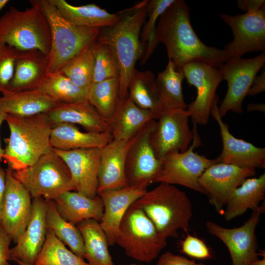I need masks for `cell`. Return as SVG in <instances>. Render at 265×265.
<instances>
[{"mask_svg": "<svg viewBox=\"0 0 265 265\" xmlns=\"http://www.w3.org/2000/svg\"><path fill=\"white\" fill-rule=\"evenodd\" d=\"M265 197V174L246 179L229 196L223 212L224 219L230 221L247 210L257 209Z\"/></svg>", "mask_w": 265, "mask_h": 265, "instance_id": "f1b7e54d", "label": "cell"}, {"mask_svg": "<svg viewBox=\"0 0 265 265\" xmlns=\"http://www.w3.org/2000/svg\"><path fill=\"white\" fill-rule=\"evenodd\" d=\"M189 118L187 109H174L162 111L155 120L150 141L158 159L169 152H183L189 148L194 137Z\"/></svg>", "mask_w": 265, "mask_h": 265, "instance_id": "8fae6325", "label": "cell"}, {"mask_svg": "<svg viewBox=\"0 0 265 265\" xmlns=\"http://www.w3.org/2000/svg\"><path fill=\"white\" fill-rule=\"evenodd\" d=\"M251 265H265V257L260 260L257 259L253 262Z\"/></svg>", "mask_w": 265, "mask_h": 265, "instance_id": "f907efd6", "label": "cell"}, {"mask_svg": "<svg viewBox=\"0 0 265 265\" xmlns=\"http://www.w3.org/2000/svg\"><path fill=\"white\" fill-rule=\"evenodd\" d=\"M13 175L32 198L53 200L66 191H75L67 165L53 149L32 165L13 171Z\"/></svg>", "mask_w": 265, "mask_h": 265, "instance_id": "ba28073f", "label": "cell"}, {"mask_svg": "<svg viewBox=\"0 0 265 265\" xmlns=\"http://www.w3.org/2000/svg\"><path fill=\"white\" fill-rule=\"evenodd\" d=\"M265 69L262 71L261 74L254 78L252 85L249 89L247 95L255 96L265 91Z\"/></svg>", "mask_w": 265, "mask_h": 265, "instance_id": "bcb514c9", "label": "cell"}, {"mask_svg": "<svg viewBox=\"0 0 265 265\" xmlns=\"http://www.w3.org/2000/svg\"><path fill=\"white\" fill-rule=\"evenodd\" d=\"M11 239L0 226V265H11L9 263V250Z\"/></svg>", "mask_w": 265, "mask_h": 265, "instance_id": "ee69618b", "label": "cell"}, {"mask_svg": "<svg viewBox=\"0 0 265 265\" xmlns=\"http://www.w3.org/2000/svg\"><path fill=\"white\" fill-rule=\"evenodd\" d=\"M53 201L61 217L76 226L88 219L100 222L103 215L104 204L98 195L92 198L72 190L62 193Z\"/></svg>", "mask_w": 265, "mask_h": 265, "instance_id": "d4e9b609", "label": "cell"}, {"mask_svg": "<svg viewBox=\"0 0 265 265\" xmlns=\"http://www.w3.org/2000/svg\"><path fill=\"white\" fill-rule=\"evenodd\" d=\"M155 123L150 120L135 134L127 153L125 172L128 186L146 188L152 184L159 164L150 141Z\"/></svg>", "mask_w": 265, "mask_h": 265, "instance_id": "e0dca14e", "label": "cell"}, {"mask_svg": "<svg viewBox=\"0 0 265 265\" xmlns=\"http://www.w3.org/2000/svg\"><path fill=\"white\" fill-rule=\"evenodd\" d=\"M135 135L128 140L113 139L101 149L98 193L128 186L125 172L126 158Z\"/></svg>", "mask_w": 265, "mask_h": 265, "instance_id": "7402d4cb", "label": "cell"}, {"mask_svg": "<svg viewBox=\"0 0 265 265\" xmlns=\"http://www.w3.org/2000/svg\"><path fill=\"white\" fill-rule=\"evenodd\" d=\"M164 44L168 60L177 69L200 62L218 68L229 59L226 51L208 46L198 37L190 23L189 8L183 0H175L160 16L154 39V47Z\"/></svg>", "mask_w": 265, "mask_h": 265, "instance_id": "6da1fadb", "label": "cell"}, {"mask_svg": "<svg viewBox=\"0 0 265 265\" xmlns=\"http://www.w3.org/2000/svg\"><path fill=\"white\" fill-rule=\"evenodd\" d=\"M50 0L63 17L77 26L102 28L114 25L120 18L118 13H110L94 3L75 6L65 0Z\"/></svg>", "mask_w": 265, "mask_h": 265, "instance_id": "f546056e", "label": "cell"}, {"mask_svg": "<svg viewBox=\"0 0 265 265\" xmlns=\"http://www.w3.org/2000/svg\"><path fill=\"white\" fill-rule=\"evenodd\" d=\"M6 186V171L0 165V222L3 197Z\"/></svg>", "mask_w": 265, "mask_h": 265, "instance_id": "7dc6e473", "label": "cell"}, {"mask_svg": "<svg viewBox=\"0 0 265 265\" xmlns=\"http://www.w3.org/2000/svg\"><path fill=\"white\" fill-rule=\"evenodd\" d=\"M147 190L146 188L128 186L98 193L104 204V213L100 223L109 245L115 244L120 223L127 211Z\"/></svg>", "mask_w": 265, "mask_h": 265, "instance_id": "44dd1931", "label": "cell"}, {"mask_svg": "<svg viewBox=\"0 0 265 265\" xmlns=\"http://www.w3.org/2000/svg\"><path fill=\"white\" fill-rule=\"evenodd\" d=\"M47 74L48 60L45 54L36 50L20 51L8 90L35 89L43 82Z\"/></svg>", "mask_w": 265, "mask_h": 265, "instance_id": "cb8c5ba5", "label": "cell"}, {"mask_svg": "<svg viewBox=\"0 0 265 265\" xmlns=\"http://www.w3.org/2000/svg\"><path fill=\"white\" fill-rule=\"evenodd\" d=\"M113 139L110 131L101 133L83 132L75 125L65 123L54 125L50 135L52 148L63 151L102 149Z\"/></svg>", "mask_w": 265, "mask_h": 265, "instance_id": "484cf974", "label": "cell"}, {"mask_svg": "<svg viewBox=\"0 0 265 265\" xmlns=\"http://www.w3.org/2000/svg\"><path fill=\"white\" fill-rule=\"evenodd\" d=\"M92 44L69 61L59 71L77 85L87 91L93 83L94 57Z\"/></svg>", "mask_w": 265, "mask_h": 265, "instance_id": "74e56055", "label": "cell"}, {"mask_svg": "<svg viewBox=\"0 0 265 265\" xmlns=\"http://www.w3.org/2000/svg\"><path fill=\"white\" fill-rule=\"evenodd\" d=\"M155 226L163 238H176L178 231L187 232L192 216L191 201L175 185L160 183L134 203Z\"/></svg>", "mask_w": 265, "mask_h": 265, "instance_id": "277c9868", "label": "cell"}, {"mask_svg": "<svg viewBox=\"0 0 265 265\" xmlns=\"http://www.w3.org/2000/svg\"><path fill=\"white\" fill-rule=\"evenodd\" d=\"M46 113L53 126L65 123L80 125L87 132H110L108 122L88 101L58 103Z\"/></svg>", "mask_w": 265, "mask_h": 265, "instance_id": "603a6c76", "label": "cell"}, {"mask_svg": "<svg viewBox=\"0 0 265 265\" xmlns=\"http://www.w3.org/2000/svg\"><path fill=\"white\" fill-rule=\"evenodd\" d=\"M38 1L51 29L48 74L58 72L97 40L101 28L75 26L63 17L50 0Z\"/></svg>", "mask_w": 265, "mask_h": 265, "instance_id": "8992f818", "label": "cell"}, {"mask_svg": "<svg viewBox=\"0 0 265 265\" xmlns=\"http://www.w3.org/2000/svg\"><path fill=\"white\" fill-rule=\"evenodd\" d=\"M194 137L189 148L185 152H170L160 160L158 171L153 183H164L185 186L206 194L199 184V179L205 170L215 163L214 159H208L194 151L201 144L197 125L193 124Z\"/></svg>", "mask_w": 265, "mask_h": 265, "instance_id": "9c48e42d", "label": "cell"}, {"mask_svg": "<svg viewBox=\"0 0 265 265\" xmlns=\"http://www.w3.org/2000/svg\"><path fill=\"white\" fill-rule=\"evenodd\" d=\"M247 110L248 111L254 110H258L262 112H265V104H250L248 105Z\"/></svg>", "mask_w": 265, "mask_h": 265, "instance_id": "c3c4849f", "label": "cell"}, {"mask_svg": "<svg viewBox=\"0 0 265 265\" xmlns=\"http://www.w3.org/2000/svg\"><path fill=\"white\" fill-rule=\"evenodd\" d=\"M238 8L245 12L258 11L265 7V0H238L237 1Z\"/></svg>", "mask_w": 265, "mask_h": 265, "instance_id": "f6af8a7d", "label": "cell"}, {"mask_svg": "<svg viewBox=\"0 0 265 265\" xmlns=\"http://www.w3.org/2000/svg\"><path fill=\"white\" fill-rule=\"evenodd\" d=\"M19 50L0 44V92L8 90L13 78Z\"/></svg>", "mask_w": 265, "mask_h": 265, "instance_id": "60d3db41", "label": "cell"}, {"mask_svg": "<svg viewBox=\"0 0 265 265\" xmlns=\"http://www.w3.org/2000/svg\"><path fill=\"white\" fill-rule=\"evenodd\" d=\"M53 149L67 165L75 191L90 198L96 197L101 149Z\"/></svg>", "mask_w": 265, "mask_h": 265, "instance_id": "d6986e66", "label": "cell"}, {"mask_svg": "<svg viewBox=\"0 0 265 265\" xmlns=\"http://www.w3.org/2000/svg\"><path fill=\"white\" fill-rule=\"evenodd\" d=\"M128 97L138 107L150 110L156 120L162 108L156 77L150 71L134 70L128 88Z\"/></svg>", "mask_w": 265, "mask_h": 265, "instance_id": "4dcf8cb0", "label": "cell"}, {"mask_svg": "<svg viewBox=\"0 0 265 265\" xmlns=\"http://www.w3.org/2000/svg\"><path fill=\"white\" fill-rule=\"evenodd\" d=\"M256 174V170L254 168L215 163L205 170L198 182L209 196L211 205L217 212L222 213L232 191L245 180Z\"/></svg>", "mask_w": 265, "mask_h": 265, "instance_id": "2e32d148", "label": "cell"}, {"mask_svg": "<svg viewBox=\"0 0 265 265\" xmlns=\"http://www.w3.org/2000/svg\"><path fill=\"white\" fill-rule=\"evenodd\" d=\"M265 212V204L262 203L253 212L249 219L241 226L227 228L208 220V232L220 239L228 248L232 265H251L258 259V245L255 230Z\"/></svg>", "mask_w": 265, "mask_h": 265, "instance_id": "7c38bea8", "label": "cell"}, {"mask_svg": "<svg viewBox=\"0 0 265 265\" xmlns=\"http://www.w3.org/2000/svg\"><path fill=\"white\" fill-rule=\"evenodd\" d=\"M0 97V110L6 114L26 117L46 113L58 103L36 90H5Z\"/></svg>", "mask_w": 265, "mask_h": 265, "instance_id": "4316f807", "label": "cell"}, {"mask_svg": "<svg viewBox=\"0 0 265 265\" xmlns=\"http://www.w3.org/2000/svg\"><path fill=\"white\" fill-rule=\"evenodd\" d=\"M77 226L83 240V259L90 265H115L109 251L107 237L100 222L85 220Z\"/></svg>", "mask_w": 265, "mask_h": 265, "instance_id": "1f68e13d", "label": "cell"}, {"mask_svg": "<svg viewBox=\"0 0 265 265\" xmlns=\"http://www.w3.org/2000/svg\"><path fill=\"white\" fill-rule=\"evenodd\" d=\"M45 201L47 229L52 231L74 253L83 259V240L77 226L61 217L56 210L53 200Z\"/></svg>", "mask_w": 265, "mask_h": 265, "instance_id": "836d02e7", "label": "cell"}, {"mask_svg": "<svg viewBox=\"0 0 265 265\" xmlns=\"http://www.w3.org/2000/svg\"><path fill=\"white\" fill-rule=\"evenodd\" d=\"M142 265L136 264H125V265Z\"/></svg>", "mask_w": 265, "mask_h": 265, "instance_id": "db71d44e", "label": "cell"}, {"mask_svg": "<svg viewBox=\"0 0 265 265\" xmlns=\"http://www.w3.org/2000/svg\"><path fill=\"white\" fill-rule=\"evenodd\" d=\"M151 119L150 110L140 108L127 97L119 99L108 123L113 139L123 140L132 138Z\"/></svg>", "mask_w": 265, "mask_h": 265, "instance_id": "83f0119b", "label": "cell"}, {"mask_svg": "<svg viewBox=\"0 0 265 265\" xmlns=\"http://www.w3.org/2000/svg\"><path fill=\"white\" fill-rule=\"evenodd\" d=\"M265 63V53L263 52L253 58H229L218 68L223 80L227 82L226 94L218 108L221 117L229 111L237 113L242 112L243 102Z\"/></svg>", "mask_w": 265, "mask_h": 265, "instance_id": "30bf717a", "label": "cell"}, {"mask_svg": "<svg viewBox=\"0 0 265 265\" xmlns=\"http://www.w3.org/2000/svg\"><path fill=\"white\" fill-rule=\"evenodd\" d=\"M34 265H90L84 259L69 250L51 230L46 237Z\"/></svg>", "mask_w": 265, "mask_h": 265, "instance_id": "8d00e7d4", "label": "cell"}, {"mask_svg": "<svg viewBox=\"0 0 265 265\" xmlns=\"http://www.w3.org/2000/svg\"><path fill=\"white\" fill-rule=\"evenodd\" d=\"M157 265H207L202 263H196L193 260L166 251L159 257Z\"/></svg>", "mask_w": 265, "mask_h": 265, "instance_id": "7bdbcfd3", "label": "cell"}, {"mask_svg": "<svg viewBox=\"0 0 265 265\" xmlns=\"http://www.w3.org/2000/svg\"><path fill=\"white\" fill-rule=\"evenodd\" d=\"M181 251L190 257L205 260L212 257L211 252L201 239L188 234L181 243Z\"/></svg>", "mask_w": 265, "mask_h": 265, "instance_id": "b9f144b4", "label": "cell"}, {"mask_svg": "<svg viewBox=\"0 0 265 265\" xmlns=\"http://www.w3.org/2000/svg\"><path fill=\"white\" fill-rule=\"evenodd\" d=\"M175 0H151L147 4L148 20L144 23L140 33L141 43H147V47L142 56V63H145L152 54L154 47V39L156 23L160 16Z\"/></svg>", "mask_w": 265, "mask_h": 265, "instance_id": "ab89813d", "label": "cell"}, {"mask_svg": "<svg viewBox=\"0 0 265 265\" xmlns=\"http://www.w3.org/2000/svg\"><path fill=\"white\" fill-rule=\"evenodd\" d=\"M35 89L58 103L87 101L88 91L77 85L60 71L48 73Z\"/></svg>", "mask_w": 265, "mask_h": 265, "instance_id": "e575fe53", "label": "cell"}, {"mask_svg": "<svg viewBox=\"0 0 265 265\" xmlns=\"http://www.w3.org/2000/svg\"><path fill=\"white\" fill-rule=\"evenodd\" d=\"M10 136L3 156L13 171L35 163L53 148L50 135L53 127L47 113L22 117L6 114Z\"/></svg>", "mask_w": 265, "mask_h": 265, "instance_id": "3957f363", "label": "cell"}, {"mask_svg": "<svg viewBox=\"0 0 265 265\" xmlns=\"http://www.w3.org/2000/svg\"><path fill=\"white\" fill-rule=\"evenodd\" d=\"M218 99L214 102L211 114L217 121L222 142L220 154L214 159L215 163H223L241 167L264 168L265 148L258 147L243 139L235 137L230 132L227 124L220 116Z\"/></svg>", "mask_w": 265, "mask_h": 265, "instance_id": "ac0fdd59", "label": "cell"}, {"mask_svg": "<svg viewBox=\"0 0 265 265\" xmlns=\"http://www.w3.org/2000/svg\"><path fill=\"white\" fill-rule=\"evenodd\" d=\"M0 226L12 241L17 242L25 231L32 212L31 197L24 186L7 167Z\"/></svg>", "mask_w": 265, "mask_h": 265, "instance_id": "9a60e30c", "label": "cell"}, {"mask_svg": "<svg viewBox=\"0 0 265 265\" xmlns=\"http://www.w3.org/2000/svg\"><path fill=\"white\" fill-rule=\"evenodd\" d=\"M8 0H0V12L4 6L9 2Z\"/></svg>", "mask_w": 265, "mask_h": 265, "instance_id": "816d5d0a", "label": "cell"}, {"mask_svg": "<svg viewBox=\"0 0 265 265\" xmlns=\"http://www.w3.org/2000/svg\"><path fill=\"white\" fill-rule=\"evenodd\" d=\"M149 0H143L120 11L114 25L101 28L97 40L110 47L119 68V99L128 97V88L137 60L142 57L143 45L140 37L147 13Z\"/></svg>", "mask_w": 265, "mask_h": 265, "instance_id": "7a4b0ae2", "label": "cell"}, {"mask_svg": "<svg viewBox=\"0 0 265 265\" xmlns=\"http://www.w3.org/2000/svg\"><path fill=\"white\" fill-rule=\"evenodd\" d=\"M119 93V77H114L92 83L88 91L87 101L108 122L117 106Z\"/></svg>", "mask_w": 265, "mask_h": 265, "instance_id": "d590c367", "label": "cell"}, {"mask_svg": "<svg viewBox=\"0 0 265 265\" xmlns=\"http://www.w3.org/2000/svg\"><path fill=\"white\" fill-rule=\"evenodd\" d=\"M185 77L182 69L177 68L170 60L164 70L159 72L156 82L159 92L162 111L167 109H186L182 90Z\"/></svg>", "mask_w": 265, "mask_h": 265, "instance_id": "d6a6232c", "label": "cell"}, {"mask_svg": "<svg viewBox=\"0 0 265 265\" xmlns=\"http://www.w3.org/2000/svg\"><path fill=\"white\" fill-rule=\"evenodd\" d=\"M232 32L233 39L224 48L228 58L242 57L265 50V7L254 12L231 15L219 14Z\"/></svg>", "mask_w": 265, "mask_h": 265, "instance_id": "5bb4252c", "label": "cell"}, {"mask_svg": "<svg viewBox=\"0 0 265 265\" xmlns=\"http://www.w3.org/2000/svg\"><path fill=\"white\" fill-rule=\"evenodd\" d=\"M20 10L11 6L0 18V44L20 51L36 50L48 56L51 45L49 24L38 0Z\"/></svg>", "mask_w": 265, "mask_h": 265, "instance_id": "5b68a950", "label": "cell"}, {"mask_svg": "<svg viewBox=\"0 0 265 265\" xmlns=\"http://www.w3.org/2000/svg\"><path fill=\"white\" fill-rule=\"evenodd\" d=\"M45 215L46 201L42 197L33 198L30 220L16 245L10 248V261L34 265L46 239Z\"/></svg>", "mask_w": 265, "mask_h": 265, "instance_id": "ffe728a7", "label": "cell"}, {"mask_svg": "<svg viewBox=\"0 0 265 265\" xmlns=\"http://www.w3.org/2000/svg\"><path fill=\"white\" fill-rule=\"evenodd\" d=\"M181 69L187 82L196 89V99L186 108L190 118L194 124L205 125L217 99L216 91L223 80L222 75L218 68L200 62L188 63Z\"/></svg>", "mask_w": 265, "mask_h": 265, "instance_id": "4fadbf2b", "label": "cell"}, {"mask_svg": "<svg viewBox=\"0 0 265 265\" xmlns=\"http://www.w3.org/2000/svg\"><path fill=\"white\" fill-rule=\"evenodd\" d=\"M6 116V114L0 110V128L3 121L5 120ZM4 153V150L1 148L0 143V163L3 159Z\"/></svg>", "mask_w": 265, "mask_h": 265, "instance_id": "681fc988", "label": "cell"}, {"mask_svg": "<svg viewBox=\"0 0 265 265\" xmlns=\"http://www.w3.org/2000/svg\"><path fill=\"white\" fill-rule=\"evenodd\" d=\"M92 47L94 57L93 83L119 77L118 63L110 47L97 40Z\"/></svg>", "mask_w": 265, "mask_h": 265, "instance_id": "f35d334b", "label": "cell"}, {"mask_svg": "<svg viewBox=\"0 0 265 265\" xmlns=\"http://www.w3.org/2000/svg\"><path fill=\"white\" fill-rule=\"evenodd\" d=\"M15 262L17 263L19 265H27V264H26L25 263H24L23 262H21L20 261H16Z\"/></svg>", "mask_w": 265, "mask_h": 265, "instance_id": "f5cc1de1", "label": "cell"}, {"mask_svg": "<svg viewBox=\"0 0 265 265\" xmlns=\"http://www.w3.org/2000/svg\"><path fill=\"white\" fill-rule=\"evenodd\" d=\"M115 244L129 257L149 263L159 256L167 243L145 212L133 203L121 221Z\"/></svg>", "mask_w": 265, "mask_h": 265, "instance_id": "52a82bcc", "label": "cell"}]
</instances>
